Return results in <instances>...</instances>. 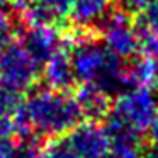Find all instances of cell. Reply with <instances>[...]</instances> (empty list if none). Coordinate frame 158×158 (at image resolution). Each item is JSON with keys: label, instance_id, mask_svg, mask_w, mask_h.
I'll return each mask as SVG.
<instances>
[{"label": "cell", "instance_id": "obj_8", "mask_svg": "<svg viewBox=\"0 0 158 158\" xmlns=\"http://www.w3.org/2000/svg\"><path fill=\"white\" fill-rule=\"evenodd\" d=\"M68 39V38H66ZM41 78L46 87L58 92H70L75 87V73H73L72 60H70V44L55 51L41 66Z\"/></svg>", "mask_w": 158, "mask_h": 158}, {"label": "cell", "instance_id": "obj_10", "mask_svg": "<svg viewBox=\"0 0 158 158\" xmlns=\"http://www.w3.org/2000/svg\"><path fill=\"white\" fill-rule=\"evenodd\" d=\"M109 5L110 0H73L70 17L77 27L89 29L102 21L109 10Z\"/></svg>", "mask_w": 158, "mask_h": 158}, {"label": "cell", "instance_id": "obj_17", "mask_svg": "<svg viewBox=\"0 0 158 158\" xmlns=\"http://www.w3.org/2000/svg\"><path fill=\"white\" fill-rule=\"evenodd\" d=\"M14 0H0V7H4V5H10Z\"/></svg>", "mask_w": 158, "mask_h": 158}, {"label": "cell", "instance_id": "obj_15", "mask_svg": "<svg viewBox=\"0 0 158 158\" xmlns=\"http://www.w3.org/2000/svg\"><path fill=\"white\" fill-rule=\"evenodd\" d=\"M148 133H150V139L153 144H158V114L156 117H155L153 124H151V127L148 129Z\"/></svg>", "mask_w": 158, "mask_h": 158}, {"label": "cell", "instance_id": "obj_7", "mask_svg": "<svg viewBox=\"0 0 158 158\" xmlns=\"http://www.w3.org/2000/svg\"><path fill=\"white\" fill-rule=\"evenodd\" d=\"M77 158H107L110 139L104 126L95 121H82L65 136Z\"/></svg>", "mask_w": 158, "mask_h": 158}, {"label": "cell", "instance_id": "obj_16", "mask_svg": "<svg viewBox=\"0 0 158 158\" xmlns=\"http://www.w3.org/2000/svg\"><path fill=\"white\" fill-rule=\"evenodd\" d=\"M143 158H158V144H153L148 148H143Z\"/></svg>", "mask_w": 158, "mask_h": 158}, {"label": "cell", "instance_id": "obj_4", "mask_svg": "<svg viewBox=\"0 0 158 158\" xmlns=\"http://www.w3.org/2000/svg\"><path fill=\"white\" fill-rule=\"evenodd\" d=\"M39 77L41 66L19 39H14L0 53V90L24 95L36 87Z\"/></svg>", "mask_w": 158, "mask_h": 158}, {"label": "cell", "instance_id": "obj_11", "mask_svg": "<svg viewBox=\"0 0 158 158\" xmlns=\"http://www.w3.org/2000/svg\"><path fill=\"white\" fill-rule=\"evenodd\" d=\"M107 158H143L139 139H110Z\"/></svg>", "mask_w": 158, "mask_h": 158}, {"label": "cell", "instance_id": "obj_5", "mask_svg": "<svg viewBox=\"0 0 158 158\" xmlns=\"http://www.w3.org/2000/svg\"><path fill=\"white\" fill-rule=\"evenodd\" d=\"M97 26L104 46L116 56L123 60H131L139 53L136 24L131 14L124 9L117 7L114 10H107V14Z\"/></svg>", "mask_w": 158, "mask_h": 158}, {"label": "cell", "instance_id": "obj_14", "mask_svg": "<svg viewBox=\"0 0 158 158\" xmlns=\"http://www.w3.org/2000/svg\"><path fill=\"white\" fill-rule=\"evenodd\" d=\"M117 2H119L121 9H124L126 12L133 14V12H141L153 0H117Z\"/></svg>", "mask_w": 158, "mask_h": 158}, {"label": "cell", "instance_id": "obj_1", "mask_svg": "<svg viewBox=\"0 0 158 158\" xmlns=\"http://www.w3.org/2000/svg\"><path fill=\"white\" fill-rule=\"evenodd\" d=\"M70 44L75 80L80 83H94L107 95L121 94L127 89L126 63L104 46L90 29L66 32Z\"/></svg>", "mask_w": 158, "mask_h": 158}, {"label": "cell", "instance_id": "obj_13", "mask_svg": "<svg viewBox=\"0 0 158 158\" xmlns=\"http://www.w3.org/2000/svg\"><path fill=\"white\" fill-rule=\"evenodd\" d=\"M15 32H17V24L14 14L0 10V53L15 39Z\"/></svg>", "mask_w": 158, "mask_h": 158}, {"label": "cell", "instance_id": "obj_9", "mask_svg": "<svg viewBox=\"0 0 158 158\" xmlns=\"http://www.w3.org/2000/svg\"><path fill=\"white\" fill-rule=\"evenodd\" d=\"M73 97L80 106L83 119L87 121L99 123L107 116L110 109V95H107L102 89H99L94 83H80Z\"/></svg>", "mask_w": 158, "mask_h": 158}, {"label": "cell", "instance_id": "obj_18", "mask_svg": "<svg viewBox=\"0 0 158 158\" xmlns=\"http://www.w3.org/2000/svg\"><path fill=\"white\" fill-rule=\"evenodd\" d=\"M155 2H158V0H155Z\"/></svg>", "mask_w": 158, "mask_h": 158}, {"label": "cell", "instance_id": "obj_3", "mask_svg": "<svg viewBox=\"0 0 158 158\" xmlns=\"http://www.w3.org/2000/svg\"><path fill=\"white\" fill-rule=\"evenodd\" d=\"M158 114V100L151 89L131 87L117 94L116 102L104 117L107 134H138L143 136Z\"/></svg>", "mask_w": 158, "mask_h": 158}, {"label": "cell", "instance_id": "obj_2", "mask_svg": "<svg viewBox=\"0 0 158 158\" xmlns=\"http://www.w3.org/2000/svg\"><path fill=\"white\" fill-rule=\"evenodd\" d=\"M22 110L31 131L43 139L68 134L83 121V114L75 97L48 87L31 89L22 99Z\"/></svg>", "mask_w": 158, "mask_h": 158}, {"label": "cell", "instance_id": "obj_12", "mask_svg": "<svg viewBox=\"0 0 158 158\" xmlns=\"http://www.w3.org/2000/svg\"><path fill=\"white\" fill-rule=\"evenodd\" d=\"M73 0H38V4L51 15L56 26H63V22L70 17Z\"/></svg>", "mask_w": 158, "mask_h": 158}, {"label": "cell", "instance_id": "obj_6", "mask_svg": "<svg viewBox=\"0 0 158 158\" xmlns=\"http://www.w3.org/2000/svg\"><path fill=\"white\" fill-rule=\"evenodd\" d=\"M17 32L19 43L27 49V53L34 58V61L39 66H43V63L53 53L68 43L66 31H63L61 26H22V27H17Z\"/></svg>", "mask_w": 158, "mask_h": 158}]
</instances>
